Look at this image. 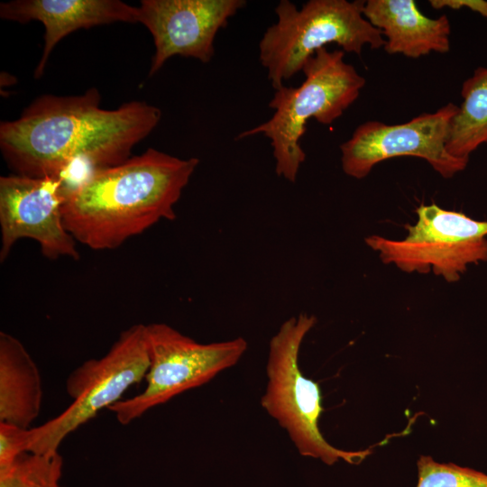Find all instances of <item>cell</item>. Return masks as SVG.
Segmentation results:
<instances>
[{"label":"cell","mask_w":487,"mask_h":487,"mask_svg":"<svg viewBox=\"0 0 487 487\" xmlns=\"http://www.w3.org/2000/svg\"><path fill=\"white\" fill-rule=\"evenodd\" d=\"M316 317L305 313L282 323L271 337L266 365L268 383L262 406L289 434L303 456L319 458L328 465L342 459L359 464L371 449L345 451L331 446L322 436L318 419L324 411L317 382L304 376L299 365V353Z\"/></svg>","instance_id":"5b68a950"},{"label":"cell","mask_w":487,"mask_h":487,"mask_svg":"<svg viewBox=\"0 0 487 487\" xmlns=\"http://www.w3.org/2000/svg\"><path fill=\"white\" fill-rule=\"evenodd\" d=\"M458 106L448 103L434 113H423L400 124L367 121L340 146L344 172L365 178L381 161L402 156L427 161L445 179L464 170L469 159L452 156L446 150L449 124Z\"/></svg>","instance_id":"9c48e42d"},{"label":"cell","mask_w":487,"mask_h":487,"mask_svg":"<svg viewBox=\"0 0 487 487\" xmlns=\"http://www.w3.org/2000/svg\"><path fill=\"white\" fill-rule=\"evenodd\" d=\"M65 195L62 178L14 173L0 178L1 262L21 238L36 241L48 259L79 258L77 241L63 224Z\"/></svg>","instance_id":"30bf717a"},{"label":"cell","mask_w":487,"mask_h":487,"mask_svg":"<svg viewBox=\"0 0 487 487\" xmlns=\"http://www.w3.org/2000/svg\"></svg>","instance_id":"ffe728a7"},{"label":"cell","mask_w":487,"mask_h":487,"mask_svg":"<svg viewBox=\"0 0 487 487\" xmlns=\"http://www.w3.org/2000/svg\"><path fill=\"white\" fill-rule=\"evenodd\" d=\"M430 5L435 9L445 7L453 10L468 8L487 18V1L485 0H430Z\"/></svg>","instance_id":"d6986e66"},{"label":"cell","mask_w":487,"mask_h":487,"mask_svg":"<svg viewBox=\"0 0 487 487\" xmlns=\"http://www.w3.org/2000/svg\"><path fill=\"white\" fill-rule=\"evenodd\" d=\"M199 163L153 148L91 172L66 188L62 219L74 239L111 250L161 219L174 220V206Z\"/></svg>","instance_id":"7a4b0ae2"},{"label":"cell","mask_w":487,"mask_h":487,"mask_svg":"<svg viewBox=\"0 0 487 487\" xmlns=\"http://www.w3.org/2000/svg\"><path fill=\"white\" fill-rule=\"evenodd\" d=\"M26 429L28 428L0 422V467L10 464L26 453Z\"/></svg>","instance_id":"ac0fdd59"},{"label":"cell","mask_w":487,"mask_h":487,"mask_svg":"<svg viewBox=\"0 0 487 487\" xmlns=\"http://www.w3.org/2000/svg\"><path fill=\"white\" fill-rule=\"evenodd\" d=\"M62 464L60 454L52 456L34 454L32 466L23 487H60Z\"/></svg>","instance_id":"e0dca14e"},{"label":"cell","mask_w":487,"mask_h":487,"mask_svg":"<svg viewBox=\"0 0 487 487\" xmlns=\"http://www.w3.org/2000/svg\"><path fill=\"white\" fill-rule=\"evenodd\" d=\"M463 102L449 124L446 150L454 157L469 159L487 143V67H479L464 81Z\"/></svg>","instance_id":"9a60e30c"},{"label":"cell","mask_w":487,"mask_h":487,"mask_svg":"<svg viewBox=\"0 0 487 487\" xmlns=\"http://www.w3.org/2000/svg\"><path fill=\"white\" fill-rule=\"evenodd\" d=\"M415 225H406L403 240L379 235L365 238L383 263L395 264L405 272L442 276L448 282L460 280L470 264L487 261V221L436 204L420 205Z\"/></svg>","instance_id":"ba28073f"},{"label":"cell","mask_w":487,"mask_h":487,"mask_svg":"<svg viewBox=\"0 0 487 487\" xmlns=\"http://www.w3.org/2000/svg\"><path fill=\"white\" fill-rule=\"evenodd\" d=\"M41 401V379L35 362L20 340L0 332V422L30 428Z\"/></svg>","instance_id":"5bb4252c"},{"label":"cell","mask_w":487,"mask_h":487,"mask_svg":"<svg viewBox=\"0 0 487 487\" xmlns=\"http://www.w3.org/2000/svg\"><path fill=\"white\" fill-rule=\"evenodd\" d=\"M149 368L146 325L124 330L107 353L89 359L66 380L71 404L45 423L26 429V453L52 456L63 440L104 409L121 400L123 394L141 381Z\"/></svg>","instance_id":"8992f818"},{"label":"cell","mask_w":487,"mask_h":487,"mask_svg":"<svg viewBox=\"0 0 487 487\" xmlns=\"http://www.w3.org/2000/svg\"><path fill=\"white\" fill-rule=\"evenodd\" d=\"M364 1L309 0L300 9L289 0L275 8L277 22L259 43V59L276 90L302 71L306 61L328 43L361 55L365 45L383 48L381 32L363 16Z\"/></svg>","instance_id":"277c9868"},{"label":"cell","mask_w":487,"mask_h":487,"mask_svg":"<svg viewBox=\"0 0 487 487\" xmlns=\"http://www.w3.org/2000/svg\"><path fill=\"white\" fill-rule=\"evenodd\" d=\"M146 337L149 368L145 388L108 409L122 425H128L152 408L208 382L237 363L247 349L243 337L200 344L165 323L146 325Z\"/></svg>","instance_id":"52a82bcc"},{"label":"cell","mask_w":487,"mask_h":487,"mask_svg":"<svg viewBox=\"0 0 487 487\" xmlns=\"http://www.w3.org/2000/svg\"><path fill=\"white\" fill-rule=\"evenodd\" d=\"M345 51L319 49L305 63V80L298 87L275 90L269 106L275 110L266 122L238 134L237 140L262 134L271 141L275 171L295 182L306 153L299 141L310 118L330 124L359 96L365 78L344 60Z\"/></svg>","instance_id":"3957f363"},{"label":"cell","mask_w":487,"mask_h":487,"mask_svg":"<svg viewBox=\"0 0 487 487\" xmlns=\"http://www.w3.org/2000/svg\"><path fill=\"white\" fill-rule=\"evenodd\" d=\"M96 88L79 96L44 95L22 115L0 124V149L14 174L59 177L118 165L158 125L161 111L143 101L100 106Z\"/></svg>","instance_id":"6da1fadb"},{"label":"cell","mask_w":487,"mask_h":487,"mask_svg":"<svg viewBox=\"0 0 487 487\" xmlns=\"http://www.w3.org/2000/svg\"><path fill=\"white\" fill-rule=\"evenodd\" d=\"M245 5L244 0H142L138 23L150 31L155 47L149 76L175 55L209 62L218 31Z\"/></svg>","instance_id":"8fae6325"},{"label":"cell","mask_w":487,"mask_h":487,"mask_svg":"<svg viewBox=\"0 0 487 487\" xmlns=\"http://www.w3.org/2000/svg\"><path fill=\"white\" fill-rule=\"evenodd\" d=\"M417 487H487V474L453 463L441 464L421 455Z\"/></svg>","instance_id":"2e32d148"},{"label":"cell","mask_w":487,"mask_h":487,"mask_svg":"<svg viewBox=\"0 0 487 487\" xmlns=\"http://www.w3.org/2000/svg\"><path fill=\"white\" fill-rule=\"evenodd\" d=\"M363 14L385 37L384 51L417 59L450 49V23L446 14L430 18L414 0H367Z\"/></svg>","instance_id":"4fadbf2b"},{"label":"cell","mask_w":487,"mask_h":487,"mask_svg":"<svg viewBox=\"0 0 487 487\" xmlns=\"http://www.w3.org/2000/svg\"><path fill=\"white\" fill-rule=\"evenodd\" d=\"M0 17L26 23H42V55L33 73L40 78L56 44L70 32L115 22L138 23V7L120 0H14L0 4Z\"/></svg>","instance_id":"7c38bea8"}]
</instances>
